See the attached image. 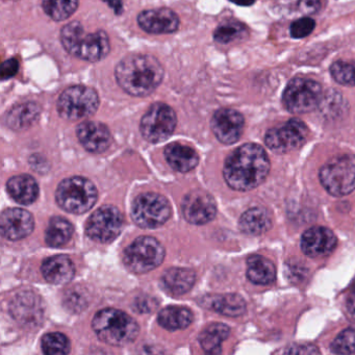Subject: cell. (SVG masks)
I'll return each mask as SVG.
<instances>
[{
	"mask_svg": "<svg viewBox=\"0 0 355 355\" xmlns=\"http://www.w3.org/2000/svg\"><path fill=\"white\" fill-rule=\"evenodd\" d=\"M165 250L159 241L151 236L137 239L124 253V263L130 271L146 273L161 265Z\"/></svg>",
	"mask_w": 355,
	"mask_h": 355,
	"instance_id": "9",
	"label": "cell"
},
{
	"mask_svg": "<svg viewBox=\"0 0 355 355\" xmlns=\"http://www.w3.org/2000/svg\"><path fill=\"white\" fill-rule=\"evenodd\" d=\"M42 350L45 354H67L70 351V342L67 336L59 332L45 334L42 338Z\"/></svg>",
	"mask_w": 355,
	"mask_h": 355,
	"instance_id": "33",
	"label": "cell"
},
{
	"mask_svg": "<svg viewBox=\"0 0 355 355\" xmlns=\"http://www.w3.org/2000/svg\"><path fill=\"white\" fill-rule=\"evenodd\" d=\"M76 269L73 263L66 255H55L42 263V274L53 284H65L73 278Z\"/></svg>",
	"mask_w": 355,
	"mask_h": 355,
	"instance_id": "20",
	"label": "cell"
},
{
	"mask_svg": "<svg viewBox=\"0 0 355 355\" xmlns=\"http://www.w3.org/2000/svg\"><path fill=\"white\" fill-rule=\"evenodd\" d=\"M41 107L36 103H21L8 113V126L14 130H22L32 126L40 117Z\"/></svg>",
	"mask_w": 355,
	"mask_h": 355,
	"instance_id": "26",
	"label": "cell"
},
{
	"mask_svg": "<svg viewBox=\"0 0 355 355\" xmlns=\"http://www.w3.org/2000/svg\"><path fill=\"white\" fill-rule=\"evenodd\" d=\"M247 28L241 22L236 20H228L220 24L214 32V40L219 44H230V43L242 41L246 39Z\"/></svg>",
	"mask_w": 355,
	"mask_h": 355,
	"instance_id": "31",
	"label": "cell"
},
{
	"mask_svg": "<svg viewBox=\"0 0 355 355\" xmlns=\"http://www.w3.org/2000/svg\"><path fill=\"white\" fill-rule=\"evenodd\" d=\"M194 272L187 268H171L167 270L163 276L164 288L170 294L180 296L186 294L195 284Z\"/></svg>",
	"mask_w": 355,
	"mask_h": 355,
	"instance_id": "23",
	"label": "cell"
},
{
	"mask_svg": "<svg viewBox=\"0 0 355 355\" xmlns=\"http://www.w3.org/2000/svg\"><path fill=\"white\" fill-rule=\"evenodd\" d=\"M322 8V0H299L298 9L307 15L319 13Z\"/></svg>",
	"mask_w": 355,
	"mask_h": 355,
	"instance_id": "37",
	"label": "cell"
},
{
	"mask_svg": "<svg viewBox=\"0 0 355 355\" xmlns=\"http://www.w3.org/2000/svg\"><path fill=\"white\" fill-rule=\"evenodd\" d=\"M1 232L8 240L17 241L26 238L34 230V218L30 211L22 209H9L1 215Z\"/></svg>",
	"mask_w": 355,
	"mask_h": 355,
	"instance_id": "18",
	"label": "cell"
},
{
	"mask_svg": "<svg viewBox=\"0 0 355 355\" xmlns=\"http://www.w3.org/2000/svg\"><path fill=\"white\" fill-rule=\"evenodd\" d=\"M42 7L51 19L64 21L76 13L78 0H43Z\"/></svg>",
	"mask_w": 355,
	"mask_h": 355,
	"instance_id": "32",
	"label": "cell"
},
{
	"mask_svg": "<svg viewBox=\"0 0 355 355\" xmlns=\"http://www.w3.org/2000/svg\"><path fill=\"white\" fill-rule=\"evenodd\" d=\"M176 121V114L171 107L166 103H155L141 120V134L148 142H163L173 134Z\"/></svg>",
	"mask_w": 355,
	"mask_h": 355,
	"instance_id": "10",
	"label": "cell"
},
{
	"mask_svg": "<svg viewBox=\"0 0 355 355\" xmlns=\"http://www.w3.org/2000/svg\"><path fill=\"white\" fill-rule=\"evenodd\" d=\"M230 1L241 7H250L255 3V0H230Z\"/></svg>",
	"mask_w": 355,
	"mask_h": 355,
	"instance_id": "42",
	"label": "cell"
},
{
	"mask_svg": "<svg viewBox=\"0 0 355 355\" xmlns=\"http://www.w3.org/2000/svg\"><path fill=\"white\" fill-rule=\"evenodd\" d=\"M247 277L252 284L267 286L275 279V266L261 255H252L247 261Z\"/></svg>",
	"mask_w": 355,
	"mask_h": 355,
	"instance_id": "27",
	"label": "cell"
},
{
	"mask_svg": "<svg viewBox=\"0 0 355 355\" xmlns=\"http://www.w3.org/2000/svg\"><path fill=\"white\" fill-rule=\"evenodd\" d=\"M138 24L144 32L153 35L172 34L178 30L180 18L172 10H147L139 15Z\"/></svg>",
	"mask_w": 355,
	"mask_h": 355,
	"instance_id": "17",
	"label": "cell"
},
{
	"mask_svg": "<svg viewBox=\"0 0 355 355\" xmlns=\"http://www.w3.org/2000/svg\"><path fill=\"white\" fill-rule=\"evenodd\" d=\"M347 309H348L351 317L355 319V292L352 293L347 300Z\"/></svg>",
	"mask_w": 355,
	"mask_h": 355,
	"instance_id": "41",
	"label": "cell"
},
{
	"mask_svg": "<svg viewBox=\"0 0 355 355\" xmlns=\"http://www.w3.org/2000/svg\"><path fill=\"white\" fill-rule=\"evenodd\" d=\"M92 327L101 340L113 346H125L134 342L139 334L137 322L115 309L98 311L93 319Z\"/></svg>",
	"mask_w": 355,
	"mask_h": 355,
	"instance_id": "4",
	"label": "cell"
},
{
	"mask_svg": "<svg viewBox=\"0 0 355 355\" xmlns=\"http://www.w3.org/2000/svg\"><path fill=\"white\" fill-rule=\"evenodd\" d=\"M73 234V226L68 220L62 217L51 218L45 232V241L51 247L65 245Z\"/></svg>",
	"mask_w": 355,
	"mask_h": 355,
	"instance_id": "30",
	"label": "cell"
},
{
	"mask_svg": "<svg viewBox=\"0 0 355 355\" xmlns=\"http://www.w3.org/2000/svg\"><path fill=\"white\" fill-rule=\"evenodd\" d=\"M182 213L190 223L197 225L207 223L217 214L215 199L205 191H192L182 201Z\"/></svg>",
	"mask_w": 355,
	"mask_h": 355,
	"instance_id": "15",
	"label": "cell"
},
{
	"mask_svg": "<svg viewBox=\"0 0 355 355\" xmlns=\"http://www.w3.org/2000/svg\"><path fill=\"white\" fill-rule=\"evenodd\" d=\"M315 28V20L309 17L301 18L293 22L290 26V34L292 38L302 39L309 36Z\"/></svg>",
	"mask_w": 355,
	"mask_h": 355,
	"instance_id": "36",
	"label": "cell"
},
{
	"mask_svg": "<svg viewBox=\"0 0 355 355\" xmlns=\"http://www.w3.org/2000/svg\"><path fill=\"white\" fill-rule=\"evenodd\" d=\"M8 192L14 200L21 205H31L39 195V187L32 176L22 174L14 176L8 182Z\"/></svg>",
	"mask_w": 355,
	"mask_h": 355,
	"instance_id": "24",
	"label": "cell"
},
{
	"mask_svg": "<svg viewBox=\"0 0 355 355\" xmlns=\"http://www.w3.org/2000/svg\"><path fill=\"white\" fill-rule=\"evenodd\" d=\"M239 226L244 234L259 236L271 228V216L263 207H252L243 214Z\"/></svg>",
	"mask_w": 355,
	"mask_h": 355,
	"instance_id": "25",
	"label": "cell"
},
{
	"mask_svg": "<svg viewBox=\"0 0 355 355\" xmlns=\"http://www.w3.org/2000/svg\"><path fill=\"white\" fill-rule=\"evenodd\" d=\"M157 321L168 330L184 329L192 323L193 315L186 307L169 306L159 311Z\"/></svg>",
	"mask_w": 355,
	"mask_h": 355,
	"instance_id": "29",
	"label": "cell"
},
{
	"mask_svg": "<svg viewBox=\"0 0 355 355\" xmlns=\"http://www.w3.org/2000/svg\"><path fill=\"white\" fill-rule=\"evenodd\" d=\"M165 155L169 165L178 172L191 171L199 162L198 155L194 149L180 143L168 145Z\"/></svg>",
	"mask_w": 355,
	"mask_h": 355,
	"instance_id": "22",
	"label": "cell"
},
{
	"mask_svg": "<svg viewBox=\"0 0 355 355\" xmlns=\"http://www.w3.org/2000/svg\"><path fill=\"white\" fill-rule=\"evenodd\" d=\"M61 42L70 55L93 63L105 59L111 51L107 33H87L78 21L70 22L62 28Z\"/></svg>",
	"mask_w": 355,
	"mask_h": 355,
	"instance_id": "3",
	"label": "cell"
},
{
	"mask_svg": "<svg viewBox=\"0 0 355 355\" xmlns=\"http://www.w3.org/2000/svg\"><path fill=\"white\" fill-rule=\"evenodd\" d=\"M338 239L329 228L313 226L301 238V249L309 257H325L336 249Z\"/></svg>",
	"mask_w": 355,
	"mask_h": 355,
	"instance_id": "16",
	"label": "cell"
},
{
	"mask_svg": "<svg viewBox=\"0 0 355 355\" xmlns=\"http://www.w3.org/2000/svg\"><path fill=\"white\" fill-rule=\"evenodd\" d=\"M123 227V217L119 209L105 205L97 209L87 223V234L99 243L112 242L117 238Z\"/></svg>",
	"mask_w": 355,
	"mask_h": 355,
	"instance_id": "13",
	"label": "cell"
},
{
	"mask_svg": "<svg viewBox=\"0 0 355 355\" xmlns=\"http://www.w3.org/2000/svg\"><path fill=\"white\" fill-rule=\"evenodd\" d=\"M245 119L240 112L232 109H221L211 118V130L216 138L226 145L234 144L240 140L244 130Z\"/></svg>",
	"mask_w": 355,
	"mask_h": 355,
	"instance_id": "14",
	"label": "cell"
},
{
	"mask_svg": "<svg viewBox=\"0 0 355 355\" xmlns=\"http://www.w3.org/2000/svg\"><path fill=\"white\" fill-rule=\"evenodd\" d=\"M230 329L222 323H214L203 330L199 336V342L205 352L209 354H219L222 352V343L230 336Z\"/></svg>",
	"mask_w": 355,
	"mask_h": 355,
	"instance_id": "28",
	"label": "cell"
},
{
	"mask_svg": "<svg viewBox=\"0 0 355 355\" xmlns=\"http://www.w3.org/2000/svg\"><path fill=\"white\" fill-rule=\"evenodd\" d=\"M322 99L321 85L309 78H293L282 94L284 107L293 114L311 113L321 105Z\"/></svg>",
	"mask_w": 355,
	"mask_h": 355,
	"instance_id": "7",
	"label": "cell"
},
{
	"mask_svg": "<svg viewBox=\"0 0 355 355\" xmlns=\"http://www.w3.org/2000/svg\"><path fill=\"white\" fill-rule=\"evenodd\" d=\"M165 76L157 58L149 55H132L119 62L115 70L116 80L122 90L136 97L155 92Z\"/></svg>",
	"mask_w": 355,
	"mask_h": 355,
	"instance_id": "2",
	"label": "cell"
},
{
	"mask_svg": "<svg viewBox=\"0 0 355 355\" xmlns=\"http://www.w3.org/2000/svg\"><path fill=\"white\" fill-rule=\"evenodd\" d=\"M309 135V128L301 120L293 118L284 125L268 130L265 143L274 153H286L302 146Z\"/></svg>",
	"mask_w": 355,
	"mask_h": 355,
	"instance_id": "12",
	"label": "cell"
},
{
	"mask_svg": "<svg viewBox=\"0 0 355 355\" xmlns=\"http://www.w3.org/2000/svg\"><path fill=\"white\" fill-rule=\"evenodd\" d=\"M320 182L332 196L342 197L355 190V155L332 157L320 170Z\"/></svg>",
	"mask_w": 355,
	"mask_h": 355,
	"instance_id": "6",
	"label": "cell"
},
{
	"mask_svg": "<svg viewBox=\"0 0 355 355\" xmlns=\"http://www.w3.org/2000/svg\"><path fill=\"white\" fill-rule=\"evenodd\" d=\"M201 304L228 317H239L246 311V302L238 294L209 295L203 297Z\"/></svg>",
	"mask_w": 355,
	"mask_h": 355,
	"instance_id": "21",
	"label": "cell"
},
{
	"mask_svg": "<svg viewBox=\"0 0 355 355\" xmlns=\"http://www.w3.org/2000/svg\"><path fill=\"white\" fill-rule=\"evenodd\" d=\"M98 193L92 182L80 176L67 178L58 187L55 198L58 205L72 214H84L92 209Z\"/></svg>",
	"mask_w": 355,
	"mask_h": 355,
	"instance_id": "5",
	"label": "cell"
},
{
	"mask_svg": "<svg viewBox=\"0 0 355 355\" xmlns=\"http://www.w3.org/2000/svg\"><path fill=\"white\" fill-rule=\"evenodd\" d=\"M330 74L342 86H355V63L336 61L330 66Z\"/></svg>",
	"mask_w": 355,
	"mask_h": 355,
	"instance_id": "34",
	"label": "cell"
},
{
	"mask_svg": "<svg viewBox=\"0 0 355 355\" xmlns=\"http://www.w3.org/2000/svg\"><path fill=\"white\" fill-rule=\"evenodd\" d=\"M270 172V161L265 149L248 143L230 153L224 164L223 174L230 188L250 191L263 184Z\"/></svg>",
	"mask_w": 355,
	"mask_h": 355,
	"instance_id": "1",
	"label": "cell"
},
{
	"mask_svg": "<svg viewBox=\"0 0 355 355\" xmlns=\"http://www.w3.org/2000/svg\"><path fill=\"white\" fill-rule=\"evenodd\" d=\"M331 351L336 354H352L355 352V328L343 330L331 343Z\"/></svg>",
	"mask_w": 355,
	"mask_h": 355,
	"instance_id": "35",
	"label": "cell"
},
{
	"mask_svg": "<svg viewBox=\"0 0 355 355\" xmlns=\"http://www.w3.org/2000/svg\"><path fill=\"white\" fill-rule=\"evenodd\" d=\"M103 1L107 3L115 11V14L121 15L122 12H123V3H122V0H103Z\"/></svg>",
	"mask_w": 355,
	"mask_h": 355,
	"instance_id": "40",
	"label": "cell"
},
{
	"mask_svg": "<svg viewBox=\"0 0 355 355\" xmlns=\"http://www.w3.org/2000/svg\"><path fill=\"white\" fill-rule=\"evenodd\" d=\"M98 107V94L94 89L86 86L69 87L58 101V112L62 118L70 121L94 115Z\"/></svg>",
	"mask_w": 355,
	"mask_h": 355,
	"instance_id": "8",
	"label": "cell"
},
{
	"mask_svg": "<svg viewBox=\"0 0 355 355\" xmlns=\"http://www.w3.org/2000/svg\"><path fill=\"white\" fill-rule=\"evenodd\" d=\"M19 70V62L16 59L8 60L1 66V78L3 80L14 78Z\"/></svg>",
	"mask_w": 355,
	"mask_h": 355,
	"instance_id": "38",
	"label": "cell"
},
{
	"mask_svg": "<svg viewBox=\"0 0 355 355\" xmlns=\"http://www.w3.org/2000/svg\"><path fill=\"white\" fill-rule=\"evenodd\" d=\"M171 215V207L165 197L155 193L140 195L132 205V219L143 228L163 225Z\"/></svg>",
	"mask_w": 355,
	"mask_h": 355,
	"instance_id": "11",
	"label": "cell"
},
{
	"mask_svg": "<svg viewBox=\"0 0 355 355\" xmlns=\"http://www.w3.org/2000/svg\"><path fill=\"white\" fill-rule=\"evenodd\" d=\"M76 135L80 144L90 153H103L111 145V132L109 128L101 122H83L76 128Z\"/></svg>",
	"mask_w": 355,
	"mask_h": 355,
	"instance_id": "19",
	"label": "cell"
},
{
	"mask_svg": "<svg viewBox=\"0 0 355 355\" xmlns=\"http://www.w3.org/2000/svg\"><path fill=\"white\" fill-rule=\"evenodd\" d=\"M288 354H318L320 351L317 347L313 345H297V346L291 347L286 350Z\"/></svg>",
	"mask_w": 355,
	"mask_h": 355,
	"instance_id": "39",
	"label": "cell"
}]
</instances>
